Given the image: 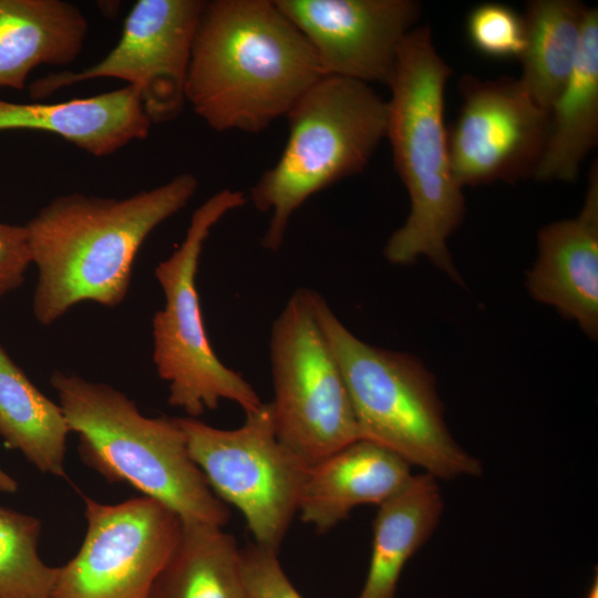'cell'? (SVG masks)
Listing matches in <instances>:
<instances>
[{
	"label": "cell",
	"instance_id": "obj_1",
	"mask_svg": "<svg viewBox=\"0 0 598 598\" xmlns=\"http://www.w3.org/2000/svg\"><path fill=\"white\" fill-rule=\"evenodd\" d=\"M321 76L308 41L275 0L205 1L185 95L210 128L261 132Z\"/></svg>",
	"mask_w": 598,
	"mask_h": 598
},
{
	"label": "cell",
	"instance_id": "obj_2",
	"mask_svg": "<svg viewBox=\"0 0 598 598\" xmlns=\"http://www.w3.org/2000/svg\"><path fill=\"white\" fill-rule=\"evenodd\" d=\"M197 185L193 174L181 173L130 197L71 193L41 208L24 225L38 269L35 319L51 324L82 301L121 303L144 240L188 204Z\"/></svg>",
	"mask_w": 598,
	"mask_h": 598
},
{
	"label": "cell",
	"instance_id": "obj_3",
	"mask_svg": "<svg viewBox=\"0 0 598 598\" xmlns=\"http://www.w3.org/2000/svg\"><path fill=\"white\" fill-rule=\"evenodd\" d=\"M452 68L437 53L429 25L413 28L403 40L388 83L386 135L395 169L409 194L410 213L388 239L383 254L406 266L426 257L460 280L447 248L465 214L463 188L450 158L444 123L445 86Z\"/></svg>",
	"mask_w": 598,
	"mask_h": 598
},
{
	"label": "cell",
	"instance_id": "obj_4",
	"mask_svg": "<svg viewBox=\"0 0 598 598\" xmlns=\"http://www.w3.org/2000/svg\"><path fill=\"white\" fill-rule=\"evenodd\" d=\"M50 383L83 462L109 482H124L184 522L223 527L227 505L192 458L177 417L143 415L120 390L55 371Z\"/></svg>",
	"mask_w": 598,
	"mask_h": 598
},
{
	"label": "cell",
	"instance_id": "obj_5",
	"mask_svg": "<svg viewBox=\"0 0 598 598\" xmlns=\"http://www.w3.org/2000/svg\"><path fill=\"white\" fill-rule=\"evenodd\" d=\"M313 303L342 371L360 439L389 448L435 478L480 475V461L448 431L434 375L423 362L361 340L317 291Z\"/></svg>",
	"mask_w": 598,
	"mask_h": 598
},
{
	"label": "cell",
	"instance_id": "obj_6",
	"mask_svg": "<svg viewBox=\"0 0 598 598\" xmlns=\"http://www.w3.org/2000/svg\"><path fill=\"white\" fill-rule=\"evenodd\" d=\"M285 117L283 151L250 189L254 206L270 215L261 239L269 251L311 196L363 172L386 135L388 110L372 85L322 75Z\"/></svg>",
	"mask_w": 598,
	"mask_h": 598
},
{
	"label": "cell",
	"instance_id": "obj_7",
	"mask_svg": "<svg viewBox=\"0 0 598 598\" xmlns=\"http://www.w3.org/2000/svg\"><path fill=\"white\" fill-rule=\"evenodd\" d=\"M246 202L240 190L221 189L212 195L193 213L182 243L155 268L165 303L152 321L153 361L159 378L168 383V404L189 417L217 409L224 400L238 404L245 413L262 404L254 386L216 355L196 286L199 258L210 230Z\"/></svg>",
	"mask_w": 598,
	"mask_h": 598
},
{
	"label": "cell",
	"instance_id": "obj_8",
	"mask_svg": "<svg viewBox=\"0 0 598 598\" xmlns=\"http://www.w3.org/2000/svg\"><path fill=\"white\" fill-rule=\"evenodd\" d=\"M315 290L297 289L271 326L270 402L278 440L308 467L360 439L348 388L319 324Z\"/></svg>",
	"mask_w": 598,
	"mask_h": 598
},
{
	"label": "cell",
	"instance_id": "obj_9",
	"mask_svg": "<svg viewBox=\"0 0 598 598\" xmlns=\"http://www.w3.org/2000/svg\"><path fill=\"white\" fill-rule=\"evenodd\" d=\"M187 447L215 495L243 514L255 544L278 551L298 511L308 466L277 437L272 408L245 413L237 429L177 417Z\"/></svg>",
	"mask_w": 598,
	"mask_h": 598
},
{
	"label": "cell",
	"instance_id": "obj_10",
	"mask_svg": "<svg viewBox=\"0 0 598 598\" xmlns=\"http://www.w3.org/2000/svg\"><path fill=\"white\" fill-rule=\"evenodd\" d=\"M203 0H138L126 16L116 45L81 71L49 73L29 85L34 101L89 80L112 78L138 94L152 123L176 118L186 103L192 47Z\"/></svg>",
	"mask_w": 598,
	"mask_h": 598
},
{
	"label": "cell",
	"instance_id": "obj_11",
	"mask_svg": "<svg viewBox=\"0 0 598 598\" xmlns=\"http://www.w3.org/2000/svg\"><path fill=\"white\" fill-rule=\"evenodd\" d=\"M83 499L86 533L74 557L58 567L51 598H148L182 519L143 495L116 504Z\"/></svg>",
	"mask_w": 598,
	"mask_h": 598
},
{
	"label": "cell",
	"instance_id": "obj_12",
	"mask_svg": "<svg viewBox=\"0 0 598 598\" xmlns=\"http://www.w3.org/2000/svg\"><path fill=\"white\" fill-rule=\"evenodd\" d=\"M462 105L447 131L451 165L457 184H515L534 176L543 155L550 115L518 79L482 80L463 75Z\"/></svg>",
	"mask_w": 598,
	"mask_h": 598
},
{
	"label": "cell",
	"instance_id": "obj_13",
	"mask_svg": "<svg viewBox=\"0 0 598 598\" xmlns=\"http://www.w3.org/2000/svg\"><path fill=\"white\" fill-rule=\"evenodd\" d=\"M311 47L321 74L388 85L415 28V0H275Z\"/></svg>",
	"mask_w": 598,
	"mask_h": 598
},
{
	"label": "cell",
	"instance_id": "obj_14",
	"mask_svg": "<svg viewBox=\"0 0 598 598\" xmlns=\"http://www.w3.org/2000/svg\"><path fill=\"white\" fill-rule=\"evenodd\" d=\"M538 255L527 272L530 297L598 337V165L589 171L581 210L550 223L537 236Z\"/></svg>",
	"mask_w": 598,
	"mask_h": 598
},
{
	"label": "cell",
	"instance_id": "obj_15",
	"mask_svg": "<svg viewBox=\"0 0 598 598\" xmlns=\"http://www.w3.org/2000/svg\"><path fill=\"white\" fill-rule=\"evenodd\" d=\"M410 464L359 439L307 468L298 499L301 519L328 532L360 505H381L411 478Z\"/></svg>",
	"mask_w": 598,
	"mask_h": 598
},
{
	"label": "cell",
	"instance_id": "obj_16",
	"mask_svg": "<svg viewBox=\"0 0 598 598\" xmlns=\"http://www.w3.org/2000/svg\"><path fill=\"white\" fill-rule=\"evenodd\" d=\"M151 125L137 92L128 85L54 103L0 99V132L52 133L96 157L146 138Z\"/></svg>",
	"mask_w": 598,
	"mask_h": 598
},
{
	"label": "cell",
	"instance_id": "obj_17",
	"mask_svg": "<svg viewBox=\"0 0 598 598\" xmlns=\"http://www.w3.org/2000/svg\"><path fill=\"white\" fill-rule=\"evenodd\" d=\"M86 34V18L71 2L0 0V92L22 90L40 65L71 64Z\"/></svg>",
	"mask_w": 598,
	"mask_h": 598
},
{
	"label": "cell",
	"instance_id": "obj_18",
	"mask_svg": "<svg viewBox=\"0 0 598 598\" xmlns=\"http://www.w3.org/2000/svg\"><path fill=\"white\" fill-rule=\"evenodd\" d=\"M545 148L533 178L574 182L598 142V10L588 9L578 58L549 110Z\"/></svg>",
	"mask_w": 598,
	"mask_h": 598
},
{
	"label": "cell",
	"instance_id": "obj_19",
	"mask_svg": "<svg viewBox=\"0 0 598 598\" xmlns=\"http://www.w3.org/2000/svg\"><path fill=\"white\" fill-rule=\"evenodd\" d=\"M442 511L436 478L427 473L412 475L379 505L369 570L359 598H395L405 564L433 534Z\"/></svg>",
	"mask_w": 598,
	"mask_h": 598
},
{
	"label": "cell",
	"instance_id": "obj_20",
	"mask_svg": "<svg viewBox=\"0 0 598 598\" xmlns=\"http://www.w3.org/2000/svg\"><path fill=\"white\" fill-rule=\"evenodd\" d=\"M148 598H248L235 537L219 526L182 520Z\"/></svg>",
	"mask_w": 598,
	"mask_h": 598
},
{
	"label": "cell",
	"instance_id": "obj_21",
	"mask_svg": "<svg viewBox=\"0 0 598 598\" xmlns=\"http://www.w3.org/2000/svg\"><path fill=\"white\" fill-rule=\"evenodd\" d=\"M589 7L578 0H532L524 13L526 42L519 83L549 111L575 68Z\"/></svg>",
	"mask_w": 598,
	"mask_h": 598
},
{
	"label": "cell",
	"instance_id": "obj_22",
	"mask_svg": "<svg viewBox=\"0 0 598 598\" xmlns=\"http://www.w3.org/2000/svg\"><path fill=\"white\" fill-rule=\"evenodd\" d=\"M71 429L60 404L47 398L0 343V436L42 473L64 477Z\"/></svg>",
	"mask_w": 598,
	"mask_h": 598
},
{
	"label": "cell",
	"instance_id": "obj_23",
	"mask_svg": "<svg viewBox=\"0 0 598 598\" xmlns=\"http://www.w3.org/2000/svg\"><path fill=\"white\" fill-rule=\"evenodd\" d=\"M41 520L0 505V598H51L58 567L38 553Z\"/></svg>",
	"mask_w": 598,
	"mask_h": 598
},
{
	"label": "cell",
	"instance_id": "obj_24",
	"mask_svg": "<svg viewBox=\"0 0 598 598\" xmlns=\"http://www.w3.org/2000/svg\"><path fill=\"white\" fill-rule=\"evenodd\" d=\"M466 32L471 44L487 58L519 59L525 48L524 17L506 4L476 6L467 17Z\"/></svg>",
	"mask_w": 598,
	"mask_h": 598
},
{
	"label": "cell",
	"instance_id": "obj_25",
	"mask_svg": "<svg viewBox=\"0 0 598 598\" xmlns=\"http://www.w3.org/2000/svg\"><path fill=\"white\" fill-rule=\"evenodd\" d=\"M277 553L257 544L240 548L248 598H303L285 574Z\"/></svg>",
	"mask_w": 598,
	"mask_h": 598
},
{
	"label": "cell",
	"instance_id": "obj_26",
	"mask_svg": "<svg viewBox=\"0 0 598 598\" xmlns=\"http://www.w3.org/2000/svg\"><path fill=\"white\" fill-rule=\"evenodd\" d=\"M30 264L24 225L0 220V299L23 283Z\"/></svg>",
	"mask_w": 598,
	"mask_h": 598
},
{
	"label": "cell",
	"instance_id": "obj_27",
	"mask_svg": "<svg viewBox=\"0 0 598 598\" xmlns=\"http://www.w3.org/2000/svg\"><path fill=\"white\" fill-rule=\"evenodd\" d=\"M19 489V484L16 481L13 476L8 474L1 466H0V492L7 493V494H14Z\"/></svg>",
	"mask_w": 598,
	"mask_h": 598
},
{
	"label": "cell",
	"instance_id": "obj_28",
	"mask_svg": "<svg viewBox=\"0 0 598 598\" xmlns=\"http://www.w3.org/2000/svg\"><path fill=\"white\" fill-rule=\"evenodd\" d=\"M586 598H598V577L597 574L590 585V588L586 595Z\"/></svg>",
	"mask_w": 598,
	"mask_h": 598
}]
</instances>
